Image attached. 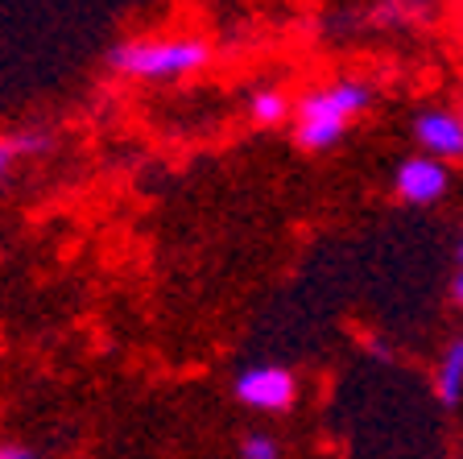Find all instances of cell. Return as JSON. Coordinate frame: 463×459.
I'll return each instance as SVG.
<instances>
[{
    "label": "cell",
    "instance_id": "cell-1",
    "mask_svg": "<svg viewBox=\"0 0 463 459\" xmlns=\"http://www.w3.org/2000/svg\"><path fill=\"white\" fill-rule=\"evenodd\" d=\"M373 104L376 87L368 79H331V83L310 87L294 104V141L307 153L335 149Z\"/></svg>",
    "mask_w": 463,
    "mask_h": 459
},
{
    "label": "cell",
    "instance_id": "cell-2",
    "mask_svg": "<svg viewBox=\"0 0 463 459\" xmlns=\"http://www.w3.org/2000/svg\"><path fill=\"white\" fill-rule=\"evenodd\" d=\"M108 71L145 83H174V79L199 75L212 62V46L203 38H137L116 42L104 54Z\"/></svg>",
    "mask_w": 463,
    "mask_h": 459
},
{
    "label": "cell",
    "instance_id": "cell-3",
    "mask_svg": "<svg viewBox=\"0 0 463 459\" xmlns=\"http://www.w3.org/2000/svg\"><path fill=\"white\" fill-rule=\"evenodd\" d=\"M232 397L257 414H286L298 402V377L281 364H249L232 377Z\"/></svg>",
    "mask_w": 463,
    "mask_h": 459
},
{
    "label": "cell",
    "instance_id": "cell-4",
    "mask_svg": "<svg viewBox=\"0 0 463 459\" xmlns=\"http://www.w3.org/2000/svg\"><path fill=\"white\" fill-rule=\"evenodd\" d=\"M451 186V170L447 162H434L426 153H414V158H405L402 166L393 170V195L410 207H430L439 203Z\"/></svg>",
    "mask_w": 463,
    "mask_h": 459
},
{
    "label": "cell",
    "instance_id": "cell-5",
    "mask_svg": "<svg viewBox=\"0 0 463 459\" xmlns=\"http://www.w3.org/2000/svg\"><path fill=\"white\" fill-rule=\"evenodd\" d=\"M414 141L418 153L434 162H459L463 158V116L451 108H422L414 116Z\"/></svg>",
    "mask_w": 463,
    "mask_h": 459
},
{
    "label": "cell",
    "instance_id": "cell-6",
    "mask_svg": "<svg viewBox=\"0 0 463 459\" xmlns=\"http://www.w3.org/2000/svg\"><path fill=\"white\" fill-rule=\"evenodd\" d=\"M434 397L455 410L463 402V335H455L451 344L443 348L439 364H434Z\"/></svg>",
    "mask_w": 463,
    "mask_h": 459
},
{
    "label": "cell",
    "instance_id": "cell-7",
    "mask_svg": "<svg viewBox=\"0 0 463 459\" xmlns=\"http://www.w3.org/2000/svg\"><path fill=\"white\" fill-rule=\"evenodd\" d=\"M430 17V0H373L368 25L373 29H414Z\"/></svg>",
    "mask_w": 463,
    "mask_h": 459
},
{
    "label": "cell",
    "instance_id": "cell-8",
    "mask_svg": "<svg viewBox=\"0 0 463 459\" xmlns=\"http://www.w3.org/2000/svg\"><path fill=\"white\" fill-rule=\"evenodd\" d=\"M249 116H252V125L257 129H278L294 116V100L286 96V87L265 83L249 96Z\"/></svg>",
    "mask_w": 463,
    "mask_h": 459
},
{
    "label": "cell",
    "instance_id": "cell-9",
    "mask_svg": "<svg viewBox=\"0 0 463 459\" xmlns=\"http://www.w3.org/2000/svg\"><path fill=\"white\" fill-rule=\"evenodd\" d=\"M9 141H13V149H17V158H42V153L54 149V137H50L46 129H13Z\"/></svg>",
    "mask_w": 463,
    "mask_h": 459
},
{
    "label": "cell",
    "instance_id": "cell-10",
    "mask_svg": "<svg viewBox=\"0 0 463 459\" xmlns=\"http://www.w3.org/2000/svg\"><path fill=\"white\" fill-rule=\"evenodd\" d=\"M241 459H281V443L269 431H252L241 439Z\"/></svg>",
    "mask_w": 463,
    "mask_h": 459
},
{
    "label": "cell",
    "instance_id": "cell-11",
    "mask_svg": "<svg viewBox=\"0 0 463 459\" xmlns=\"http://www.w3.org/2000/svg\"><path fill=\"white\" fill-rule=\"evenodd\" d=\"M13 162H21L17 158V149H13V141H9V133L0 137V182L9 178V170H13Z\"/></svg>",
    "mask_w": 463,
    "mask_h": 459
},
{
    "label": "cell",
    "instance_id": "cell-12",
    "mask_svg": "<svg viewBox=\"0 0 463 459\" xmlns=\"http://www.w3.org/2000/svg\"><path fill=\"white\" fill-rule=\"evenodd\" d=\"M0 459H42L33 447H25V443H0Z\"/></svg>",
    "mask_w": 463,
    "mask_h": 459
},
{
    "label": "cell",
    "instance_id": "cell-13",
    "mask_svg": "<svg viewBox=\"0 0 463 459\" xmlns=\"http://www.w3.org/2000/svg\"><path fill=\"white\" fill-rule=\"evenodd\" d=\"M451 302H455V306H463V269L451 278Z\"/></svg>",
    "mask_w": 463,
    "mask_h": 459
},
{
    "label": "cell",
    "instance_id": "cell-14",
    "mask_svg": "<svg viewBox=\"0 0 463 459\" xmlns=\"http://www.w3.org/2000/svg\"><path fill=\"white\" fill-rule=\"evenodd\" d=\"M459 269H463V240H459Z\"/></svg>",
    "mask_w": 463,
    "mask_h": 459
},
{
    "label": "cell",
    "instance_id": "cell-15",
    "mask_svg": "<svg viewBox=\"0 0 463 459\" xmlns=\"http://www.w3.org/2000/svg\"><path fill=\"white\" fill-rule=\"evenodd\" d=\"M459 116H463V108H459Z\"/></svg>",
    "mask_w": 463,
    "mask_h": 459
}]
</instances>
